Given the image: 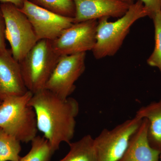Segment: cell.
<instances>
[{
	"mask_svg": "<svg viewBox=\"0 0 161 161\" xmlns=\"http://www.w3.org/2000/svg\"><path fill=\"white\" fill-rule=\"evenodd\" d=\"M31 3L57 14L75 18V6L73 0H29Z\"/></svg>",
	"mask_w": 161,
	"mask_h": 161,
	"instance_id": "cell-17",
	"label": "cell"
},
{
	"mask_svg": "<svg viewBox=\"0 0 161 161\" xmlns=\"http://www.w3.org/2000/svg\"><path fill=\"white\" fill-rule=\"evenodd\" d=\"M122 1L130 5H132L134 3V0H122Z\"/></svg>",
	"mask_w": 161,
	"mask_h": 161,
	"instance_id": "cell-22",
	"label": "cell"
},
{
	"mask_svg": "<svg viewBox=\"0 0 161 161\" xmlns=\"http://www.w3.org/2000/svg\"><path fill=\"white\" fill-rule=\"evenodd\" d=\"M148 16L143 4L137 1L130 6L127 12L115 22L108 17L98 19L96 43L92 50L94 57L100 59L114 56L120 48L130 28L137 20Z\"/></svg>",
	"mask_w": 161,
	"mask_h": 161,
	"instance_id": "cell-2",
	"label": "cell"
},
{
	"mask_svg": "<svg viewBox=\"0 0 161 161\" xmlns=\"http://www.w3.org/2000/svg\"><path fill=\"white\" fill-rule=\"evenodd\" d=\"M32 93L6 98L0 104V128L22 142H31L38 131L36 116L28 103Z\"/></svg>",
	"mask_w": 161,
	"mask_h": 161,
	"instance_id": "cell-3",
	"label": "cell"
},
{
	"mask_svg": "<svg viewBox=\"0 0 161 161\" xmlns=\"http://www.w3.org/2000/svg\"><path fill=\"white\" fill-rule=\"evenodd\" d=\"M55 151L44 136H37L31 142V149L19 161H51Z\"/></svg>",
	"mask_w": 161,
	"mask_h": 161,
	"instance_id": "cell-15",
	"label": "cell"
},
{
	"mask_svg": "<svg viewBox=\"0 0 161 161\" xmlns=\"http://www.w3.org/2000/svg\"><path fill=\"white\" fill-rule=\"evenodd\" d=\"M97 19L74 23L52 41L55 53L60 56L92 51L96 43Z\"/></svg>",
	"mask_w": 161,
	"mask_h": 161,
	"instance_id": "cell-8",
	"label": "cell"
},
{
	"mask_svg": "<svg viewBox=\"0 0 161 161\" xmlns=\"http://www.w3.org/2000/svg\"><path fill=\"white\" fill-rule=\"evenodd\" d=\"M24 1L25 0H0V3H11L18 8H20L23 6Z\"/></svg>",
	"mask_w": 161,
	"mask_h": 161,
	"instance_id": "cell-21",
	"label": "cell"
},
{
	"mask_svg": "<svg viewBox=\"0 0 161 161\" xmlns=\"http://www.w3.org/2000/svg\"><path fill=\"white\" fill-rule=\"evenodd\" d=\"M148 121L143 119L132 134L123 155L119 161H160V151L150 146L148 141Z\"/></svg>",
	"mask_w": 161,
	"mask_h": 161,
	"instance_id": "cell-12",
	"label": "cell"
},
{
	"mask_svg": "<svg viewBox=\"0 0 161 161\" xmlns=\"http://www.w3.org/2000/svg\"><path fill=\"white\" fill-rule=\"evenodd\" d=\"M135 116L148 121V141L150 146L161 152V99L142 107Z\"/></svg>",
	"mask_w": 161,
	"mask_h": 161,
	"instance_id": "cell-13",
	"label": "cell"
},
{
	"mask_svg": "<svg viewBox=\"0 0 161 161\" xmlns=\"http://www.w3.org/2000/svg\"><path fill=\"white\" fill-rule=\"evenodd\" d=\"M86 53L61 56L45 89L62 98L75 92V83L86 69Z\"/></svg>",
	"mask_w": 161,
	"mask_h": 161,
	"instance_id": "cell-7",
	"label": "cell"
},
{
	"mask_svg": "<svg viewBox=\"0 0 161 161\" xmlns=\"http://www.w3.org/2000/svg\"><path fill=\"white\" fill-rule=\"evenodd\" d=\"M143 4L148 17L153 19L157 13L161 11V0H137Z\"/></svg>",
	"mask_w": 161,
	"mask_h": 161,
	"instance_id": "cell-19",
	"label": "cell"
},
{
	"mask_svg": "<svg viewBox=\"0 0 161 161\" xmlns=\"http://www.w3.org/2000/svg\"><path fill=\"white\" fill-rule=\"evenodd\" d=\"M69 152L59 161H97L94 147V138L84 136L79 140L70 142Z\"/></svg>",
	"mask_w": 161,
	"mask_h": 161,
	"instance_id": "cell-14",
	"label": "cell"
},
{
	"mask_svg": "<svg viewBox=\"0 0 161 161\" xmlns=\"http://www.w3.org/2000/svg\"><path fill=\"white\" fill-rule=\"evenodd\" d=\"M28 104L36 112L38 130L53 150H58L62 142H71L80 109L78 101L60 98L44 88L34 94Z\"/></svg>",
	"mask_w": 161,
	"mask_h": 161,
	"instance_id": "cell-1",
	"label": "cell"
},
{
	"mask_svg": "<svg viewBox=\"0 0 161 161\" xmlns=\"http://www.w3.org/2000/svg\"><path fill=\"white\" fill-rule=\"evenodd\" d=\"M60 57L55 53L51 40H41L37 42L19 62L28 91L34 94L45 88Z\"/></svg>",
	"mask_w": 161,
	"mask_h": 161,
	"instance_id": "cell-4",
	"label": "cell"
},
{
	"mask_svg": "<svg viewBox=\"0 0 161 161\" xmlns=\"http://www.w3.org/2000/svg\"><path fill=\"white\" fill-rule=\"evenodd\" d=\"M75 23L103 17L120 18L130 6L122 0H73Z\"/></svg>",
	"mask_w": 161,
	"mask_h": 161,
	"instance_id": "cell-10",
	"label": "cell"
},
{
	"mask_svg": "<svg viewBox=\"0 0 161 161\" xmlns=\"http://www.w3.org/2000/svg\"><path fill=\"white\" fill-rule=\"evenodd\" d=\"M159 159H160V161H161V153L160 154V155Z\"/></svg>",
	"mask_w": 161,
	"mask_h": 161,
	"instance_id": "cell-23",
	"label": "cell"
},
{
	"mask_svg": "<svg viewBox=\"0 0 161 161\" xmlns=\"http://www.w3.org/2000/svg\"><path fill=\"white\" fill-rule=\"evenodd\" d=\"M20 142L0 128V161H19Z\"/></svg>",
	"mask_w": 161,
	"mask_h": 161,
	"instance_id": "cell-16",
	"label": "cell"
},
{
	"mask_svg": "<svg viewBox=\"0 0 161 161\" xmlns=\"http://www.w3.org/2000/svg\"><path fill=\"white\" fill-rule=\"evenodd\" d=\"M1 103H2V102H0V104H1Z\"/></svg>",
	"mask_w": 161,
	"mask_h": 161,
	"instance_id": "cell-24",
	"label": "cell"
},
{
	"mask_svg": "<svg viewBox=\"0 0 161 161\" xmlns=\"http://www.w3.org/2000/svg\"><path fill=\"white\" fill-rule=\"evenodd\" d=\"M21 74L20 64L10 49L0 50V102L28 92Z\"/></svg>",
	"mask_w": 161,
	"mask_h": 161,
	"instance_id": "cell-11",
	"label": "cell"
},
{
	"mask_svg": "<svg viewBox=\"0 0 161 161\" xmlns=\"http://www.w3.org/2000/svg\"><path fill=\"white\" fill-rule=\"evenodd\" d=\"M19 9L28 18L38 40L53 41L75 23L74 18L57 14L29 0H25L23 6Z\"/></svg>",
	"mask_w": 161,
	"mask_h": 161,
	"instance_id": "cell-9",
	"label": "cell"
},
{
	"mask_svg": "<svg viewBox=\"0 0 161 161\" xmlns=\"http://www.w3.org/2000/svg\"><path fill=\"white\" fill-rule=\"evenodd\" d=\"M153 20L154 27L155 45L152 54L148 58V65L156 67L159 70L161 74V12L157 13Z\"/></svg>",
	"mask_w": 161,
	"mask_h": 161,
	"instance_id": "cell-18",
	"label": "cell"
},
{
	"mask_svg": "<svg viewBox=\"0 0 161 161\" xmlns=\"http://www.w3.org/2000/svg\"><path fill=\"white\" fill-rule=\"evenodd\" d=\"M0 8L5 19L6 40L13 56L19 62L39 40L28 18L19 8L11 3H2Z\"/></svg>",
	"mask_w": 161,
	"mask_h": 161,
	"instance_id": "cell-5",
	"label": "cell"
},
{
	"mask_svg": "<svg viewBox=\"0 0 161 161\" xmlns=\"http://www.w3.org/2000/svg\"><path fill=\"white\" fill-rule=\"evenodd\" d=\"M142 119L137 116L128 119L112 130L105 129L94 138L97 161H119L126 150L130 139Z\"/></svg>",
	"mask_w": 161,
	"mask_h": 161,
	"instance_id": "cell-6",
	"label": "cell"
},
{
	"mask_svg": "<svg viewBox=\"0 0 161 161\" xmlns=\"http://www.w3.org/2000/svg\"></svg>",
	"mask_w": 161,
	"mask_h": 161,
	"instance_id": "cell-25",
	"label": "cell"
},
{
	"mask_svg": "<svg viewBox=\"0 0 161 161\" xmlns=\"http://www.w3.org/2000/svg\"><path fill=\"white\" fill-rule=\"evenodd\" d=\"M6 41V24L4 16L0 8V50L7 49Z\"/></svg>",
	"mask_w": 161,
	"mask_h": 161,
	"instance_id": "cell-20",
	"label": "cell"
}]
</instances>
